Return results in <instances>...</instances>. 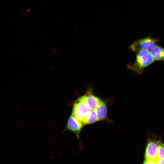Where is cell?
<instances>
[{
    "label": "cell",
    "mask_w": 164,
    "mask_h": 164,
    "mask_svg": "<svg viewBox=\"0 0 164 164\" xmlns=\"http://www.w3.org/2000/svg\"><path fill=\"white\" fill-rule=\"evenodd\" d=\"M136 53L135 62L129 65L128 67L134 73L141 74L144 69L153 63L155 60L149 50H140Z\"/></svg>",
    "instance_id": "6da1fadb"
},
{
    "label": "cell",
    "mask_w": 164,
    "mask_h": 164,
    "mask_svg": "<svg viewBox=\"0 0 164 164\" xmlns=\"http://www.w3.org/2000/svg\"><path fill=\"white\" fill-rule=\"evenodd\" d=\"M91 111L83 95L78 98L74 102L71 114L77 120L84 125L87 118Z\"/></svg>",
    "instance_id": "7a4b0ae2"
},
{
    "label": "cell",
    "mask_w": 164,
    "mask_h": 164,
    "mask_svg": "<svg viewBox=\"0 0 164 164\" xmlns=\"http://www.w3.org/2000/svg\"><path fill=\"white\" fill-rule=\"evenodd\" d=\"M83 126L71 114L68 120L66 128L63 132L69 131L73 133L76 135L80 142V135Z\"/></svg>",
    "instance_id": "277c9868"
},
{
    "label": "cell",
    "mask_w": 164,
    "mask_h": 164,
    "mask_svg": "<svg viewBox=\"0 0 164 164\" xmlns=\"http://www.w3.org/2000/svg\"><path fill=\"white\" fill-rule=\"evenodd\" d=\"M96 113L99 121L107 120V108L106 104L103 101L98 106Z\"/></svg>",
    "instance_id": "52a82bcc"
},
{
    "label": "cell",
    "mask_w": 164,
    "mask_h": 164,
    "mask_svg": "<svg viewBox=\"0 0 164 164\" xmlns=\"http://www.w3.org/2000/svg\"><path fill=\"white\" fill-rule=\"evenodd\" d=\"M160 142L151 141L148 143L145 150L144 161L153 160L157 161V153Z\"/></svg>",
    "instance_id": "5b68a950"
},
{
    "label": "cell",
    "mask_w": 164,
    "mask_h": 164,
    "mask_svg": "<svg viewBox=\"0 0 164 164\" xmlns=\"http://www.w3.org/2000/svg\"><path fill=\"white\" fill-rule=\"evenodd\" d=\"M83 96L91 110H96L102 101L100 98L95 96L90 89L88 90Z\"/></svg>",
    "instance_id": "8992f818"
},
{
    "label": "cell",
    "mask_w": 164,
    "mask_h": 164,
    "mask_svg": "<svg viewBox=\"0 0 164 164\" xmlns=\"http://www.w3.org/2000/svg\"><path fill=\"white\" fill-rule=\"evenodd\" d=\"M150 52L155 60L164 61V48L156 45Z\"/></svg>",
    "instance_id": "ba28073f"
},
{
    "label": "cell",
    "mask_w": 164,
    "mask_h": 164,
    "mask_svg": "<svg viewBox=\"0 0 164 164\" xmlns=\"http://www.w3.org/2000/svg\"><path fill=\"white\" fill-rule=\"evenodd\" d=\"M158 41V39L149 36L134 41L129 48L132 51L135 52L140 50H149L157 45Z\"/></svg>",
    "instance_id": "3957f363"
},
{
    "label": "cell",
    "mask_w": 164,
    "mask_h": 164,
    "mask_svg": "<svg viewBox=\"0 0 164 164\" xmlns=\"http://www.w3.org/2000/svg\"><path fill=\"white\" fill-rule=\"evenodd\" d=\"M164 159V144L160 142L157 153V161L159 159Z\"/></svg>",
    "instance_id": "30bf717a"
},
{
    "label": "cell",
    "mask_w": 164,
    "mask_h": 164,
    "mask_svg": "<svg viewBox=\"0 0 164 164\" xmlns=\"http://www.w3.org/2000/svg\"><path fill=\"white\" fill-rule=\"evenodd\" d=\"M157 164H164V159L158 160L157 161Z\"/></svg>",
    "instance_id": "8fae6325"
},
{
    "label": "cell",
    "mask_w": 164,
    "mask_h": 164,
    "mask_svg": "<svg viewBox=\"0 0 164 164\" xmlns=\"http://www.w3.org/2000/svg\"><path fill=\"white\" fill-rule=\"evenodd\" d=\"M99 121L96 111L91 110L88 115L86 122L85 125L92 124Z\"/></svg>",
    "instance_id": "9c48e42d"
}]
</instances>
